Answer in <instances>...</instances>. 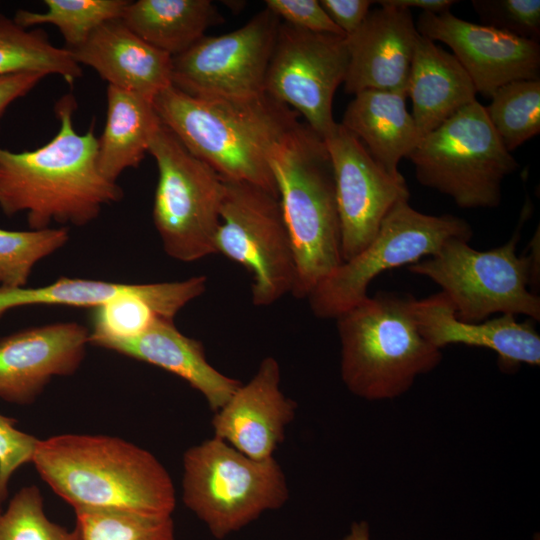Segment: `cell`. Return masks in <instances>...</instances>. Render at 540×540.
Here are the masks:
<instances>
[{
  "label": "cell",
  "instance_id": "20",
  "mask_svg": "<svg viewBox=\"0 0 540 540\" xmlns=\"http://www.w3.org/2000/svg\"><path fill=\"white\" fill-rule=\"evenodd\" d=\"M69 51L78 64L94 69L109 86L152 102L172 85V57L145 42L121 19L102 24L80 47Z\"/></svg>",
  "mask_w": 540,
  "mask_h": 540
},
{
  "label": "cell",
  "instance_id": "14",
  "mask_svg": "<svg viewBox=\"0 0 540 540\" xmlns=\"http://www.w3.org/2000/svg\"><path fill=\"white\" fill-rule=\"evenodd\" d=\"M322 139L332 163L341 254L347 261L371 242L391 208L409 199V190L405 180L389 175L341 123Z\"/></svg>",
  "mask_w": 540,
  "mask_h": 540
},
{
  "label": "cell",
  "instance_id": "3",
  "mask_svg": "<svg viewBox=\"0 0 540 540\" xmlns=\"http://www.w3.org/2000/svg\"><path fill=\"white\" fill-rule=\"evenodd\" d=\"M161 122L222 178L259 186L278 197L271 149L300 122L266 93L249 99L199 98L174 86L153 100Z\"/></svg>",
  "mask_w": 540,
  "mask_h": 540
},
{
  "label": "cell",
  "instance_id": "5",
  "mask_svg": "<svg viewBox=\"0 0 540 540\" xmlns=\"http://www.w3.org/2000/svg\"><path fill=\"white\" fill-rule=\"evenodd\" d=\"M410 295L379 292L339 314L340 375L347 389L369 401L390 400L435 369L442 352L420 333Z\"/></svg>",
  "mask_w": 540,
  "mask_h": 540
},
{
  "label": "cell",
  "instance_id": "4",
  "mask_svg": "<svg viewBox=\"0 0 540 540\" xmlns=\"http://www.w3.org/2000/svg\"><path fill=\"white\" fill-rule=\"evenodd\" d=\"M296 260L292 295L307 298L342 262L331 159L324 140L299 122L268 156Z\"/></svg>",
  "mask_w": 540,
  "mask_h": 540
},
{
  "label": "cell",
  "instance_id": "18",
  "mask_svg": "<svg viewBox=\"0 0 540 540\" xmlns=\"http://www.w3.org/2000/svg\"><path fill=\"white\" fill-rule=\"evenodd\" d=\"M361 26L347 37L349 64L344 80L348 94L366 90L406 91L420 36L410 9L377 1Z\"/></svg>",
  "mask_w": 540,
  "mask_h": 540
},
{
  "label": "cell",
  "instance_id": "17",
  "mask_svg": "<svg viewBox=\"0 0 540 540\" xmlns=\"http://www.w3.org/2000/svg\"><path fill=\"white\" fill-rule=\"evenodd\" d=\"M296 410V402L281 390L278 361L268 356L254 376L214 413L213 436L250 458L265 460L284 441Z\"/></svg>",
  "mask_w": 540,
  "mask_h": 540
},
{
  "label": "cell",
  "instance_id": "27",
  "mask_svg": "<svg viewBox=\"0 0 540 540\" xmlns=\"http://www.w3.org/2000/svg\"><path fill=\"white\" fill-rule=\"evenodd\" d=\"M126 0H45L47 9L34 12L20 9L13 20L23 28L52 24L62 34L66 49L80 47L102 24L120 19Z\"/></svg>",
  "mask_w": 540,
  "mask_h": 540
},
{
  "label": "cell",
  "instance_id": "36",
  "mask_svg": "<svg viewBox=\"0 0 540 540\" xmlns=\"http://www.w3.org/2000/svg\"><path fill=\"white\" fill-rule=\"evenodd\" d=\"M372 3L374 1L320 0L329 17L346 36L353 34L361 26Z\"/></svg>",
  "mask_w": 540,
  "mask_h": 540
},
{
  "label": "cell",
  "instance_id": "7",
  "mask_svg": "<svg viewBox=\"0 0 540 540\" xmlns=\"http://www.w3.org/2000/svg\"><path fill=\"white\" fill-rule=\"evenodd\" d=\"M182 498L214 538L224 539L281 508L286 476L274 457L256 460L212 437L183 454Z\"/></svg>",
  "mask_w": 540,
  "mask_h": 540
},
{
  "label": "cell",
  "instance_id": "39",
  "mask_svg": "<svg viewBox=\"0 0 540 540\" xmlns=\"http://www.w3.org/2000/svg\"><path fill=\"white\" fill-rule=\"evenodd\" d=\"M340 540H371L369 524L366 521L353 522L349 533Z\"/></svg>",
  "mask_w": 540,
  "mask_h": 540
},
{
  "label": "cell",
  "instance_id": "29",
  "mask_svg": "<svg viewBox=\"0 0 540 540\" xmlns=\"http://www.w3.org/2000/svg\"><path fill=\"white\" fill-rule=\"evenodd\" d=\"M490 98L487 116L509 152L540 133V79L507 83Z\"/></svg>",
  "mask_w": 540,
  "mask_h": 540
},
{
  "label": "cell",
  "instance_id": "15",
  "mask_svg": "<svg viewBox=\"0 0 540 540\" xmlns=\"http://www.w3.org/2000/svg\"><path fill=\"white\" fill-rule=\"evenodd\" d=\"M416 28L429 40L448 45L477 93L484 96L491 97L499 87L513 81L540 79L537 41L468 22L450 11L422 12Z\"/></svg>",
  "mask_w": 540,
  "mask_h": 540
},
{
  "label": "cell",
  "instance_id": "13",
  "mask_svg": "<svg viewBox=\"0 0 540 540\" xmlns=\"http://www.w3.org/2000/svg\"><path fill=\"white\" fill-rule=\"evenodd\" d=\"M348 64L346 36L314 33L281 21L264 92L302 115L323 138L336 124L332 103Z\"/></svg>",
  "mask_w": 540,
  "mask_h": 540
},
{
  "label": "cell",
  "instance_id": "21",
  "mask_svg": "<svg viewBox=\"0 0 540 540\" xmlns=\"http://www.w3.org/2000/svg\"><path fill=\"white\" fill-rule=\"evenodd\" d=\"M95 346L177 375L201 393L214 413L242 384L213 367L207 360L203 344L181 333L174 320L157 318L135 337L102 341Z\"/></svg>",
  "mask_w": 540,
  "mask_h": 540
},
{
  "label": "cell",
  "instance_id": "8",
  "mask_svg": "<svg viewBox=\"0 0 540 540\" xmlns=\"http://www.w3.org/2000/svg\"><path fill=\"white\" fill-rule=\"evenodd\" d=\"M408 158L419 183L468 209L497 207L502 181L518 168L477 100L423 136Z\"/></svg>",
  "mask_w": 540,
  "mask_h": 540
},
{
  "label": "cell",
  "instance_id": "1",
  "mask_svg": "<svg viewBox=\"0 0 540 540\" xmlns=\"http://www.w3.org/2000/svg\"><path fill=\"white\" fill-rule=\"evenodd\" d=\"M76 107L71 93L57 101L60 126L45 145L22 152L0 146V210L9 217L25 213L30 229L84 226L123 197L98 169L94 124L84 134L74 129Z\"/></svg>",
  "mask_w": 540,
  "mask_h": 540
},
{
  "label": "cell",
  "instance_id": "35",
  "mask_svg": "<svg viewBox=\"0 0 540 540\" xmlns=\"http://www.w3.org/2000/svg\"><path fill=\"white\" fill-rule=\"evenodd\" d=\"M265 8L296 28L346 36L332 21L318 0H266Z\"/></svg>",
  "mask_w": 540,
  "mask_h": 540
},
{
  "label": "cell",
  "instance_id": "34",
  "mask_svg": "<svg viewBox=\"0 0 540 540\" xmlns=\"http://www.w3.org/2000/svg\"><path fill=\"white\" fill-rule=\"evenodd\" d=\"M39 440L19 430L16 420L0 413V505L9 496V482L15 472L32 463Z\"/></svg>",
  "mask_w": 540,
  "mask_h": 540
},
{
  "label": "cell",
  "instance_id": "11",
  "mask_svg": "<svg viewBox=\"0 0 540 540\" xmlns=\"http://www.w3.org/2000/svg\"><path fill=\"white\" fill-rule=\"evenodd\" d=\"M215 249L249 271L255 306L272 305L292 293L295 254L279 198L267 190L224 179Z\"/></svg>",
  "mask_w": 540,
  "mask_h": 540
},
{
  "label": "cell",
  "instance_id": "33",
  "mask_svg": "<svg viewBox=\"0 0 540 540\" xmlns=\"http://www.w3.org/2000/svg\"><path fill=\"white\" fill-rule=\"evenodd\" d=\"M472 6L484 25L538 42L539 0H473Z\"/></svg>",
  "mask_w": 540,
  "mask_h": 540
},
{
  "label": "cell",
  "instance_id": "28",
  "mask_svg": "<svg viewBox=\"0 0 540 540\" xmlns=\"http://www.w3.org/2000/svg\"><path fill=\"white\" fill-rule=\"evenodd\" d=\"M142 284L66 278L39 287L0 288V318L8 311L32 305L94 308L118 296L138 291Z\"/></svg>",
  "mask_w": 540,
  "mask_h": 540
},
{
  "label": "cell",
  "instance_id": "30",
  "mask_svg": "<svg viewBox=\"0 0 540 540\" xmlns=\"http://www.w3.org/2000/svg\"><path fill=\"white\" fill-rule=\"evenodd\" d=\"M69 240L66 227L23 231L0 228V288L28 286L34 266Z\"/></svg>",
  "mask_w": 540,
  "mask_h": 540
},
{
  "label": "cell",
  "instance_id": "10",
  "mask_svg": "<svg viewBox=\"0 0 540 540\" xmlns=\"http://www.w3.org/2000/svg\"><path fill=\"white\" fill-rule=\"evenodd\" d=\"M472 236L466 220L424 214L402 199L387 213L371 242L314 287L307 297L311 311L317 318L335 319L367 297L370 283L381 273L432 256L451 239L470 241Z\"/></svg>",
  "mask_w": 540,
  "mask_h": 540
},
{
  "label": "cell",
  "instance_id": "37",
  "mask_svg": "<svg viewBox=\"0 0 540 540\" xmlns=\"http://www.w3.org/2000/svg\"><path fill=\"white\" fill-rule=\"evenodd\" d=\"M44 77L41 73H20L0 77V120L8 107L27 95Z\"/></svg>",
  "mask_w": 540,
  "mask_h": 540
},
{
  "label": "cell",
  "instance_id": "23",
  "mask_svg": "<svg viewBox=\"0 0 540 540\" xmlns=\"http://www.w3.org/2000/svg\"><path fill=\"white\" fill-rule=\"evenodd\" d=\"M406 91L366 90L354 95L341 124L393 178L405 180L398 169L420 140L406 106Z\"/></svg>",
  "mask_w": 540,
  "mask_h": 540
},
{
  "label": "cell",
  "instance_id": "16",
  "mask_svg": "<svg viewBox=\"0 0 540 540\" xmlns=\"http://www.w3.org/2000/svg\"><path fill=\"white\" fill-rule=\"evenodd\" d=\"M90 344L77 322L33 326L0 338V399L16 405L36 401L54 377L73 375Z\"/></svg>",
  "mask_w": 540,
  "mask_h": 540
},
{
  "label": "cell",
  "instance_id": "6",
  "mask_svg": "<svg viewBox=\"0 0 540 540\" xmlns=\"http://www.w3.org/2000/svg\"><path fill=\"white\" fill-rule=\"evenodd\" d=\"M529 213L526 203L517 230L499 247L479 251L469 240L455 238L408 269L436 283L461 321L478 323L493 314L525 315L539 321L540 297L534 291L539 279V229L529 255L516 251L519 229Z\"/></svg>",
  "mask_w": 540,
  "mask_h": 540
},
{
  "label": "cell",
  "instance_id": "31",
  "mask_svg": "<svg viewBox=\"0 0 540 540\" xmlns=\"http://www.w3.org/2000/svg\"><path fill=\"white\" fill-rule=\"evenodd\" d=\"M77 540H175L172 516L118 509H76Z\"/></svg>",
  "mask_w": 540,
  "mask_h": 540
},
{
  "label": "cell",
  "instance_id": "26",
  "mask_svg": "<svg viewBox=\"0 0 540 540\" xmlns=\"http://www.w3.org/2000/svg\"><path fill=\"white\" fill-rule=\"evenodd\" d=\"M20 73L55 74L69 84L83 74L72 53L51 44L43 30H28L0 14V77Z\"/></svg>",
  "mask_w": 540,
  "mask_h": 540
},
{
  "label": "cell",
  "instance_id": "22",
  "mask_svg": "<svg viewBox=\"0 0 540 540\" xmlns=\"http://www.w3.org/2000/svg\"><path fill=\"white\" fill-rule=\"evenodd\" d=\"M420 139L476 100L477 91L452 54L420 35L407 80Z\"/></svg>",
  "mask_w": 540,
  "mask_h": 540
},
{
  "label": "cell",
  "instance_id": "2",
  "mask_svg": "<svg viewBox=\"0 0 540 540\" xmlns=\"http://www.w3.org/2000/svg\"><path fill=\"white\" fill-rule=\"evenodd\" d=\"M32 464L76 509H118L172 516L173 481L148 450L107 435L61 434L39 440Z\"/></svg>",
  "mask_w": 540,
  "mask_h": 540
},
{
  "label": "cell",
  "instance_id": "25",
  "mask_svg": "<svg viewBox=\"0 0 540 540\" xmlns=\"http://www.w3.org/2000/svg\"><path fill=\"white\" fill-rule=\"evenodd\" d=\"M120 19L145 42L171 57L193 46L210 26L223 22L210 0L129 1Z\"/></svg>",
  "mask_w": 540,
  "mask_h": 540
},
{
  "label": "cell",
  "instance_id": "19",
  "mask_svg": "<svg viewBox=\"0 0 540 540\" xmlns=\"http://www.w3.org/2000/svg\"><path fill=\"white\" fill-rule=\"evenodd\" d=\"M412 313L421 335L440 350L450 344L489 349L497 354L505 372L521 364L540 365V335L532 319L518 322L514 315L501 314L478 323L464 322L441 291L424 299L413 298Z\"/></svg>",
  "mask_w": 540,
  "mask_h": 540
},
{
  "label": "cell",
  "instance_id": "9",
  "mask_svg": "<svg viewBox=\"0 0 540 540\" xmlns=\"http://www.w3.org/2000/svg\"><path fill=\"white\" fill-rule=\"evenodd\" d=\"M148 153L158 170L152 215L165 253L181 262L216 254L224 179L162 122Z\"/></svg>",
  "mask_w": 540,
  "mask_h": 540
},
{
  "label": "cell",
  "instance_id": "24",
  "mask_svg": "<svg viewBox=\"0 0 540 540\" xmlns=\"http://www.w3.org/2000/svg\"><path fill=\"white\" fill-rule=\"evenodd\" d=\"M107 113L97 138V166L110 182L128 168L139 166L161 124L153 102L134 93L107 86Z\"/></svg>",
  "mask_w": 540,
  "mask_h": 540
},
{
  "label": "cell",
  "instance_id": "38",
  "mask_svg": "<svg viewBox=\"0 0 540 540\" xmlns=\"http://www.w3.org/2000/svg\"><path fill=\"white\" fill-rule=\"evenodd\" d=\"M390 4L403 8H419L423 12L442 14L450 11L452 5L457 3L453 0H387Z\"/></svg>",
  "mask_w": 540,
  "mask_h": 540
},
{
  "label": "cell",
  "instance_id": "32",
  "mask_svg": "<svg viewBox=\"0 0 540 540\" xmlns=\"http://www.w3.org/2000/svg\"><path fill=\"white\" fill-rule=\"evenodd\" d=\"M0 540H77V535L47 517L40 489L30 485L0 509Z\"/></svg>",
  "mask_w": 540,
  "mask_h": 540
},
{
  "label": "cell",
  "instance_id": "12",
  "mask_svg": "<svg viewBox=\"0 0 540 540\" xmlns=\"http://www.w3.org/2000/svg\"><path fill=\"white\" fill-rule=\"evenodd\" d=\"M280 23L265 8L232 32L203 36L172 57V86L199 98L249 99L264 94Z\"/></svg>",
  "mask_w": 540,
  "mask_h": 540
}]
</instances>
